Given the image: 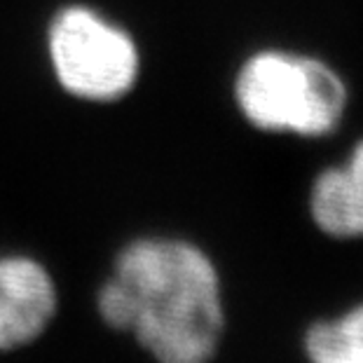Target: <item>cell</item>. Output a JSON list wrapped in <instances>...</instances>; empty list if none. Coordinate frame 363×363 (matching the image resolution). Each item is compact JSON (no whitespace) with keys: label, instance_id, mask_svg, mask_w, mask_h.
<instances>
[{"label":"cell","instance_id":"6da1fadb","mask_svg":"<svg viewBox=\"0 0 363 363\" xmlns=\"http://www.w3.org/2000/svg\"><path fill=\"white\" fill-rule=\"evenodd\" d=\"M96 307L157 363H211L225 330L218 269L197 244L176 237L127 244Z\"/></svg>","mask_w":363,"mask_h":363},{"label":"cell","instance_id":"7a4b0ae2","mask_svg":"<svg viewBox=\"0 0 363 363\" xmlns=\"http://www.w3.org/2000/svg\"><path fill=\"white\" fill-rule=\"evenodd\" d=\"M239 111L272 134L328 136L347 111V84L326 61L284 50L256 52L235 80Z\"/></svg>","mask_w":363,"mask_h":363},{"label":"cell","instance_id":"3957f363","mask_svg":"<svg viewBox=\"0 0 363 363\" xmlns=\"http://www.w3.org/2000/svg\"><path fill=\"white\" fill-rule=\"evenodd\" d=\"M48 50L61 89L82 101H118L141 71L134 38L87 5H68L52 19Z\"/></svg>","mask_w":363,"mask_h":363},{"label":"cell","instance_id":"277c9868","mask_svg":"<svg viewBox=\"0 0 363 363\" xmlns=\"http://www.w3.org/2000/svg\"><path fill=\"white\" fill-rule=\"evenodd\" d=\"M57 314V286L28 256H0V352L30 345Z\"/></svg>","mask_w":363,"mask_h":363},{"label":"cell","instance_id":"5b68a950","mask_svg":"<svg viewBox=\"0 0 363 363\" xmlns=\"http://www.w3.org/2000/svg\"><path fill=\"white\" fill-rule=\"evenodd\" d=\"M310 213L323 235L363 239V141L342 167L316 176L310 192Z\"/></svg>","mask_w":363,"mask_h":363},{"label":"cell","instance_id":"8992f818","mask_svg":"<svg viewBox=\"0 0 363 363\" xmlns=\"http://www.w3.org/2000/svg\"><path fill=\"white\" fill-rule=\"evenodd\" d=\"M303 352L310 363H363V303L305 330Z\"/></svg>","mask_w":363,"mask_h":363}]
</instances>
